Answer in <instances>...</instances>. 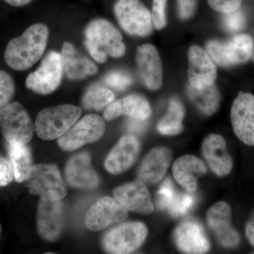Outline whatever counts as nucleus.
Listing matches in <instances>:
<instances>
[{"label": "nucleus", "instance_id": "1", "mask_svg": "<svg viewBox=\"0 0 254 254\" xmlns=\"http://www.w3.org/2000/svg\"><path fill=\"white\" fill-rule=\"evenodd\" d=\"M48 37L49 30L46 25H32L8 43L4 52L6 64L16 71L31 68L44 55Z\"/></svg>", "mask_w": 254, "mask_h": 254}, {"label": "nucleus", "instance_id": "2", "mask_svg": "<svg viewBox=\"0 0 254 254\" xmlns=\"http://www.w3.org/2000/svg\"><path fill=\"white\" fill-rule=\"evenodd\" d=\"M84 44L92 58L100 64L105 63L109 57L122 58L126 52L123 35L104 18H97L87 25Z\"/></svg>", "mask_w": 254, "mask_h": 254}, {"label": "nucleus", "instance_id": "3", "mask_svg": "<svg viewBox=\"0 0 254 254\" xmlns=\"http://www.w3.org/2000/svg\"><path fill=\"white\" fill-rule=\"evenodd\" d=\"M82 110L72 105H60L42 110L36 120L37 135L43 140H54L63 136L76 123Z\"/></svg>", "mask_w": 254, "mask_h": 254}, {"label": "nucleus", "instance_id": "4", "mask_svg": "<svg viewBox=\"0 0 254 254\" xmlns=\"http://www.w3.org/2000/svg\"><path fill=\"white\" fill-rule=\"evenodd\" d=\"M24 182L30 193L39 195L42 199L62 200L67 193L66 184L55 165H32Z\"/></svg>", "mask_w": 254, "mask_h": 254}, {"label": "nucleus", "instance_id": "5", "mask_svg": "<svg viewBox=\"0 0 254 254\" xmlns=\"http://www.w3.org/2000/svg\"><path fill=\"white\" fill-rule=\"evenodd\" d=\"M254 46L253 38L250 35L240 34L229 41H209L205 48L214 63L222 67H229L248 62Z\"/></svg>", "mask_w": 254, "mask_h": 254}, {"label": "nucleus", "instance_id": "6", "mask_svg": "<svg viewBox=\"0 0 254 254\" xmlns=\"http://www.w3.org/2000/svg\"><path fill=\"white\" fill-rule=\"evenodd\" d=\"M114 13L120 27L128 35L146 37L153 32L151 13L140 0H118Z\"/></svg>", "mask_w": 254, "mask_h": 254}, {"label": "nucleus", "instance_id": "7", "mask_svg": "<svg viewBox=\"0 0 254 254\" xmlns=\"http://www.w3.org/2000/svg\"><path fill=\"white\" fill-rule=\"evenodd\" d=\"M0 129L8 143L26 145L33 136V125L21 103L13 102L0 109Z\"/></svg>", "mask_w": 254, "mask_h": 254}, {"label": "nucleus", "instance_id": "8", "mask_svg": "<svg viewBox=\"0 0 254 254\" xmlns=\"http://www.w3.org/2000/svg\"><path fill=\"white\" fill-rule=\"evenodd\" d=\"M148 229L141 222H127L109 230L103 239V247L109 254H130L143 245Z\"/></svg>", "mask_w": 254, "mask_h": 254}, {"label": "nucleus", "instance_id": "9", "mask_svg": "<svg viewBox=\"0 0 254 254\" xmlns=\"http://www.w3.org/2000/svg\"><path fill=\"white\" fill-rule=\"evenodd\" d=\"M63 74L61 54L50 51L42 60L36 71L28 75L26 86L38 94H50L59 88Z\"/></svg>", "mask_w": 254, "mask_h": 254}, {"label": "nucleus", "instance_id": "10", "mask_svg": "<svg viewBox=\"0 0 254 254\" xmlns=\"http://www.w3.org/2000/svg\"><path fill=\"white\" fill-rule=\"evenodd\" d=\"M105 131L103 119L97 115H88L75 123L58 139V144L63 150H76L87 143L99 140Z\"/></svg>", "mask_w": 254, "mask_h": 254}, {"label": "nucleus", "instance_id": "11", "mask_svg": "<svg viewBox=\"0 0 254 254\" xmlns=\"http://www.w3.org/2000/svg\"><path fill=\"white\" fill-rule=\"evenodd\" d=\"M127 216L128 210L118 200L105 196L97 200L87 212L85 224L91 231H100L123 222Z\"/></svg>", "mask_w": 254, "mask_h": 254}, {"label": "nucleus", "instance_id": "12", "mask_svg": "<svg viewBox=\"0 0 254 254\" xmlns=\"http://www.w3.org/2000/svg\"><path fill=\"white\" fill-rule=\"evenodd\" d=\"M232 128L241 141L254 145V95L240 92L231 108Z\"/></svg>", "mask_w": 254, "mask_h": 254}, {"label": "nucleus", "instance_id": "13", "mask_svg": "<svg viewBox=\"0 0 254 254\" xmlns=\"http://www.w3.org/2000/svg\"><path fill=\"white\" fill-rule=\"evenodd\" d=\"M232 211L226 202L215 203L207 213L206 222L219 243L225 248L237 247L240 242L238 232L232 227Z\"/></svg>", "mask_w": 254, "mask_h": 254}, {"label": "nucleus", "instance_id": "14", "mask_svg": "<svg viewBox=\"0 0 254 254\" xmlns=\"http://www.w3.org/2000/svg\"><path fill=\"white\" fill-rule=\"evenodd\" d=\"M217 78L216 64L199 46L190 47L188 52V79L190 86L203 89L212 86Z\"/></svg>", "mask_w": 254, "mask_h": 254}, {"label": "nucleus", "instance_id": "15", "mask_svg": "<svg viewBox=\"0 0 254 254\" xmlns=\"http://www.w3.org/2000/svg\"><path fill=\"white\" fill-rule=\"evenodd\" d=\"M138 75L147 88L157 91L163 84V65L158 50L150 44L142 45L136 50Z\"/></svg>", "mask_w": 254, "mask_h": 254}, {"label": "nucleus", "instance_id": "16", "mask_svg": "<svg viewBox=\"0 0 254 254\" xmlns=\"http://www.w3.org/2000/svg\"><path fill=\"white\" fill-rule=\"evenodd\" d=\"M177 249L185 254H205L210 250V244L204 229L196 220L181 222L174 232Z\"/></svg>", "mask_w": 254, "mask_h": 254}, {"label": "nucleus", "instance_id": "17", "mask_svg": "<svg viewBox=\"0 0 254 254\" xmlns=\"http://www.w3.org/2000/svg\"><path fill=\"white\" fill-rule=\"evenodd\" d=\"M114 197L128 211L147 215L154 211V205L145 183L138 180L118 187Z\"/></svg>", "mask_w": 254, "mask_h": 254}, {"label": "nucleus", "instance_id": "18", "mask_svg": "<svg viewBox=\"0 0 254 254\" xmlns=\"http://www.w3.org/2000/svg\"><path fill=\"white\" fill-rule=\"evenodd\" d=\"M63 210L61 200H40L37 214V226L44 240H58L63 229Z\"/></svg>", "mask_w": 254, "mask_h": 254}, {"label": "nucleus", "instance_id": "19", "mask_svg": "<svg viewBox=\"0 0 254 254\" xmlns=\"http://www.w3.org/2000/svg\"><path fill=\"white\" fill-rule=\"evenodd\" d=\"M202 153L210 170L218 177H225L233 168V160L222 136L211 133L202 143Z\"/></svg>", "mask_w": 254, "mask_h": 254}, {"label": "nucleus", "instance_id": "20", "mask_svg": "<svg viewBox=\"0 0 254 254\" xmlns=\"http://www.w3.org/2000/svg\"><path fill=\"white\" fill-rule=\"evenodd\" d=\"M140 148V142L133 135L122 137L107 157L105 169L113 175L124 173L136 161Z\"/></svg>", "mask_w": 254, "mask_h": 254}, {"label": "nucleus", "instance_id": "21", "mask_svg": "<svg viewBox=\"0 0 254 254\" xmlns=\"http://www.w3.org/2000/svg\"><path fill=\"white\" fill-rule=\"evenodd\" d=\"M68 185L75 188L94 190L99 185L100 179L91 165V157L82 152L68 160L65 168Z\"/></svg>", "mask_w": 254, "mask_h": 254}, {"label": "nucleus", "instance_id": "22", "mask_svg": "<svg viewBox=\"0 0 254 254\" xmlns=\"http://www.w3.org/2000/svg\"><path fill=\"white\" fill-rule=\"evenodd\" d=\"M171 150L158 147L150 150L142 162L138 170V180L145 184L155 185L165 177L171 164Z\"/></svg>", "mask_w": 254, "mask_h": 254}, {"label": "nucleus", "instance_id": "23", "mask_svg": "<svg viewBox=\"0 0 254 254\" xmlns=\"http://www.w3.org/2000/svg\"><path fill=\"white\" fill-rule=\"evenodd\" d=\"M151 113L150 103L144 97L131 94L108 105L104 112V118L108 121H112L125 115L135 120L145 121L150 118Z\"/></svg>", "mask_w": 254, "mask_h": 254}, {"label": "nucleus", "instance_id": "24", "mask_svg": "<svg viewBox=\"0 0 254 254\" xmlns=\"http://www.w3.org/2000/svg\"><path fill=\"white\" fill-rule=\"evenodd\" d=\"M208 169L203 160L192 155H185L175 160L173 165L174 178L187 191L197 190L198 177L207 173Z\"/></svg>", "mask_w": 254, "mask_h": 254}, {"label": "nucleus", "instance_id": "25", "mask_svg": "<svg viewBox=\"0 0 254 254\" xmlns=\"http://www.w3.org/2000/svg\"><path fill=\"white\" fill-rule=\"evenodd\" d=\"M61 58L63 72L71 81H80L98 72V66L87 57L78 53L68 42L63 44Z\"/></svg>", "mask_w": 254, "mask_h": 254}, {"label": "nucleus", "instance_id": "26", "mask_svg": "<svg viewBox=\"0 0 254 254\" xmlns=\"http://www.w3.org/2000/svg\"><path fill=\"white\" fill-rule=\"evenodd\" d=\"M185 109L181 100L173 98L169 103L168 110L165 116L159 121L157 129L159 133L166 136L179 134L184 129L183 119Z\"/></svg>", "mask_w": 254, "mask_h": 254}, {"label": "nucleus", "instance_id": "27", "mask_svg": "<svg viewBox=\"0 0 254 254\" xmlns=\"http://www.w3.org/2000/svg\"><path fill=\"white\" fill-rule=\"evenodd\" d=\"M187 95L198 110L206 116H211L218 110L220 103V95L215 85L196 89L189 85Z\"/></svg>", "mask_w": 254, "mask_h": 254}, {"label": "nucleus", "instance_id": "28", "mask_svg": "<svg viewBox=\"0 0 254 254\" xmlns=\"http://www.w3.org/2000/svg\"><path fill=\"white\" fill-rule=\"evenodd\" d=\"M10 162L14 172V179L18 183L26 181L32 166L31 150L26 145L8 143Z\"/></svg>", "mask_w": 254, "mask_h": 254}, {"label": "nucleus", "instance_id": "29", "mask_svg": "<svg viewBox=\"0 0 254 254\" xmlns=\"http://www.w3.org/2000/svg\"><path fill=\"white\" fill-rule=\"evenodd\" d=\"M113 92L99 84L92 85L87 89L82 99V105L87 110L100 111L115 100Z\"/></svg>", "mask_w": 254, "mask_h": 254}, {"label": "nucleus", "instance_id": "30", "mask_svg": "<svg viewBox=\"0 0 254 254\" xmlns=\"http://www.w3.org/2000/svg\"><path fill=\"white\" fill-rule=\"evenodd\" d=\"M195 201V195L193 193L188 191L184 193L176 190L167 210L172 216L179 218L186 215L193 206Z\"/></svg>", "mask_w": 254, "mask_h": 254}, {"label": "nucleus", "instance_id": "31", "mask_svg": "<svg viewBox=\"0 0 254 254\" xmlns=\"http://www.w3.org/2000/svg\"><path fill=\"white\" fill-rule=\"evenodd\" d=\"M15 93V83L9 73L0 69V109L9 104Z\"/></svg>", "mask_w": 254, "mask_h": 254}, {"label": "nucleus", "instance_id": "32", "mask_svg": "<svg viewBox=\"0 0 254 254\" xmlns=\"http://www.w3.org/2000/svg\"><path fill=\"white\" fill-rule=\"evenodd\" d=\"M176 190L170 178L164 180L156 194L155 203L159 210H164L168 208Z\"/></svg>", "mask_w": 254, "mask_h": 254}, {"label": "nucleus", "instance_id": "33", "mask_svg": "<svg viewBox=\"0 0 254 254\" xmlns=\"http://www.w3.org/2000/svg\"><path fill=\"white\" fill-rule=\"evenodd\" d=\"M105 83L118 91L126 90L132 83L131 76L123 71H113L105 78Z\"/></svg>", "mask_w": 254, "mask_h": 254}, {"label": "nucleus", "instance_id": "34", "mask_svg": "<svg viewBox=\"0 0 254 254\" xmlns=\"http://www.w3.org/2000/svg\"><path fill=\"white\" fill-rule=\"evenodd\" d=\"M167 0H153L151 16L153 27L161 30L167 26Z\"/></svg>", "mask_w": 254, "mask_h": 254}, {"label": "nucleus", "instance_id": "35", "mask_svg": "<svg viewBox=\"0 0 254 254\" xmlns=\"http://www.w3.org/2000/svg\"><path fill=\"white\" fill-rule=\"evenodd\" d=\"M223 24L227 31L237 32L245 28L246 24L245 15L240 9L232 12L225 14Z\"/></svg>", "mask_w": 254, "mask_h": 254}, {"label": "nucleus", "instance_id": "36", "mask_svg": "<svg viewBox=\"0 0 254 254\" xmlns=\"http://www.w3.org/2000/svg\"><path fill=\"white\" fill-rule=\"evenodd\" d=\"M208 3L211 9L225 14L240 9L242 0H208Z\"/></svg>", "mask_w": 254, "mask_h": 254}, {"label": "nucleus", "instance_id": "37", "mask_svg": "<svg viewBox=\"0 0 254 254\" xmlns=\"http://www.w3.org/2000/svg\"><path fill=\"white\" fill-rule=\"evenodd\" d=\"M14 179V169L11 162L0 156V187L6 186Z\"/></svg>", "mask_w": 254, "mask_h": 254}, {"label": "nucleus", "instance_id": "38", "mask_svg": "<svg viewBox=\"0 0 254 254\" xmlns=\"http://www.w3.org/2000/svg\"><path fill=\"white\" fill-rule=\"evenodd\" d=\"M197 0H177L179 17L182 20L190 19L196 9Z\"/></svg>", "mask_w": 254, "mask_h": 254}, {"label": "nucleus", "instance_id": "39", "mask_svg": "<svg viewBox=\"0 0 254 254\" xmlns=\"http://www.w3.org/2000/svg\"><path fill=\"white\" fill-rule=\"evenodd\" d=\"M145 121L131 118L127 123V128L131 133H141V132L144 131L145 127H146Z\"/></svg>", "mask_w": 254, "mask_h": 254}, {"label": "nucleus", "instance_id": "40", "mask_svg": "<svg viewBox=\"0 0 254 254\" xmlns=\"http://www.w3.org/2000/svg\"><path fill=\"white\" fill-rule=\"evenodd\" d=\"M246 236L251 244L254 246V213L246 226Z\"/></svg>", "mask_w": 254, "mask_h": 254}, {"label": "nucleus", "instance_id": "41", "mask_svg": "<svg viewBox=\"0 0 254 254\" xmlns=\"http://www.w3.org/2000/svg\"><path fill=\"white\" fill-rule=\"evenodd\" d=\"M4 1L11 6L20 7V6H26L30 4L33 0H4Z\"/></svg>", "mask_w": 254, "mask_h": 254}, {"label": "nucleus", "instance_id": "42", "mask_svg": "<svg viewBox=\"0 0 254 254\" xmlns=\"http://www.w3.org/2000/svg\"><path fill=\"white\" fill-rule=\"evenodd\" d=\"M0 232H1V225H0Z\"/></svg>", "mask_w": 254, "mask_h": 254}]
</instances>
